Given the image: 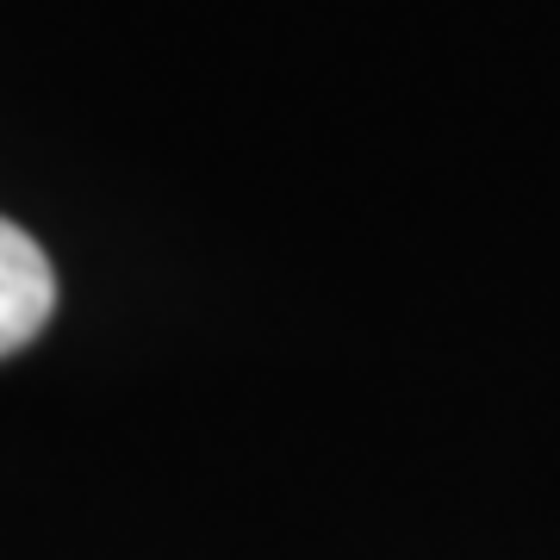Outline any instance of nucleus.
Instances as JSON below:
<instances>
[{
    "mask_svg": "<svg viewBox=\"0 0 560 560\" xmlns=\"http://www.w3.org/2000/svg\"><path fill=\"white\" fill-rule=\"evenodd\" d=\"M57 312L50 256L13 219H0V355H20Z\"/></svg>",
    "mask_w": 560,
    "mask_h": 560,
    "instance_id": "1",
    "label": "nucleus"
}]
</instances>
